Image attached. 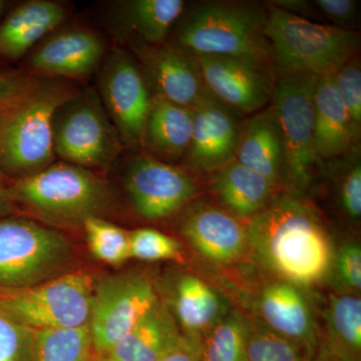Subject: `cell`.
<instances>
[{
  "label": "cell",
  "mask_w": 361,
  "mask_h": 361,
  "mask_svg": "<svg viewBox=\"0 0 361 361\" xmlns=\"http://www.w3.org/2000/svg\"><path fill=\"white\" fill-rule=\"evenodd\" d=\"M245 227L249 251L279 280L303 288L329 276L331 241L317 214L299 197H273Z\"/></svg>",
  "instance_id": "obj_1"
},
{
  "label": "cell",
  "mask_w": 361,
  "mask_h": 361,
  "mask_svg": "<svg viewBox=\"0 0 361 361\" xmlns=\"http://www.w3.org/2000/svg\"><path fill=\"white\" fill-rule=\"evenodd\" d=\"M266 39L271 63L280 77H330L357 56V33L337 25L313 23L276 6L267 9Z\"/></svg>",
  "instance_id": "obj_2"
},
{
  "label": "cell",
  "mask_w": 361,
  "mask_h": 361,
  "mask_svg": "<svg viewBox=\"0 0 361 361\" xmlns=\"http://www.w3.org/2000/svg\"><path fill=\"white\" fill-rule=\"evenodd\" d=\"M174 44L196 56H226L271 63L267 11L248 2H203L183 13Z\"/></svg>",
  "instance_id": "obj_3"
},
{
  "label": "cell",
  "mask_w": 361,
  "mask_h": 361,
  "mask_svg": "<svg viewBox=\"0 0 361 361\" xmlns=\"http://www.w3.org/2000/svg\"><path fill=\"white\" fill-rule=\"evenodd\" d=\"M73 94L58 80L39 82L7 111L0 123V173L6 179H23L52 165L56 158L52 118Z\"/></svg>",
  "instance_id": "obj_4"
},
{
  "label": "cell",
  "mask_w": 361,
  "mask_h": 361,
  "mask_svg": "<svg viewBox=\"0 0 361 361\" xmlns=\"http://www.w3.org/2000/svg\"><path fill=\"white\" fill-rule=\"evenodd\" d=\"M9 194L14 206L20 204L44 219L63 224L99 216L110 200L108 188L92 171L65 161L11 180Z\"/></svg>",
  "instance_id": "obj_5"
},
{
  "label": "cell",
  "mask_w": 361,
  "mask_h": 361,
  "mask_svg": "<svg viewBox=\"0 0 361 361\" xmlns=\"http://www.w3.org/2000/svg\"><path fill=\"white\" fill-rule=\"evenodd\" d=\"M52 137L56 156L87 170L109 167L123 148L118 130L92 90L73 94L56 109Z\"/></svg>",
  "instance_id": "obj_6"
},
{
  "label": "cell",
  "mask_w": 361,
  "mask_h": 361,
  "mask_svg": "<svg viewBox=\"0 0 361 361\" xmlns=\"http://www.w3.org/2000/svg\"><path fill=\"white\" fill-rule=\"evenodd\" d=\"M94 286L85 273H68L32 286L0 288V307L32 329L85 326Z\"/></svg>",
  "instance_id": "obj_7"
},
{
  "label": "cell",
  "mask_w": 361,
  "mask_h": 361,
  "mask_svg": "<svg viewBox=\"0 0 361 361\" xmlns=\"http://www.w3.org/2000/svg\"><path fill=\"white\" fill-rule=\"evenodd\" d=\"M316 78L311 75H282L277 78L270 102L283 141L284 180L297 197L310 187L318 163L313 115Z\"/></svg>",
  "instance_id": "obj_8"
},
{
  "label": "cell",
  "mask_w": 361,
  "mask_h": 361,
  "mask_svg": "<svg viewBox=\"0 0 361 361\" xmlns=\"http://www.w3.org/2000/svg\"><path fill=\"white\" fill-rule=\"evenodd\" d=\"M71 258L58 232L25 218L0 219V288H20L54 278Z\"/></svg>",
  "instance_id": "obj_9"
},
{
  "label": "cell",
  "mask_w": 361,
  "mask_h": 361,
  "mask_svg": "<svg viewBox=\"0 0 361 361\" xmlns=\"http://www.w3.org/2000/svg\"><path fill=\"white\" fill-rule=\"evenodd\" d=\"M160 302L155 285L140 273L104 277L94 285L89 329L92 348L103 355Z\"/></svg>",
  "instance_id": "obj_10"
},
{
  "label": "cell",
  "mask_w": 361,
  "mask_h": 361,
  "mask_svg": "<svg viewBox=\"0 0 361 361\" xmlns=\"http://www.w3.org/2000/svg\"><path fill=\"white\" fill-rule=\"evenodd\" d=\"M99 87L121 141L129 148L142 146L153 94L139 65L125 51L113 49L99 73Z\"/></svg>",
  "instance_id": "obj_11"
},
{
  "label": "cell",
  "mask_w": 361,
  "mask_h": 361,
  "mask_svg": "<svg viewBox=\"0 0 361 361\" xmlns=\"http://www.w3.org/2000/svg\"><path fill=\"white\" fill-rule=\"evenodd\" d=\"M206 89L239 114H255L272 99L277 78L273 66L253 59L197 56Z\"/></svg>",
  "instance_id": "obj_12"
},
{
  "label": "cell",
  "mask_w": 361,
  "mask_h": 361,
  "mask_svg": "<svg viewBox=\"0 0 361 361\" xmlns=\"http://www.w3.org/2000/svg\"><path fill=\"white\" fill-rule=\"evenodd\" d=\"M125 185L135 213L148 220L169 217L189 203L197 192L194 180L186 172L151 156L130 161Z\"/></svg>",
  "instance_id": "obj_13"
},
{
  "label": "cell",
  "mask_w": 361,
  "mask_h": 361,
  "mask_svg": "<svg viewBox=\"0 0 361 361\" xmlns=\"http://www.w3.org/2000/svg\"><path fill=\"white\" fill-rule=\"evenodd\" d=\"M192 109L193 129L185 164L201 172H217L236 159L243 128L240 114L208 90Z\"/></svg>",
  "instance_id": "obj_14"
},
{
  "label": "cell",
  "mask_w": 361,
  "mask_h": 361,
  "mask_svg": "<svg viewBox=\"0 0 361 361\" xmlns=\"http://www.w3.org/2000/svg\"><path fill=\"white\" fill-rule=\"evenodd\" d=\"M142 70L153 96L180 106L193 108L206 87L198 56L172 42L148 45L134 42Z\"/></svg>",
  "instance_id": "obj_15"
},
{
  "label": "cell",
  "mask_w": 361,
  "mask_h": 361,
  "mask_svg": "<svg viewBox=\"0 0 361 361\" xmlns=\"http://www.w3.org/2000/svg\"><path fill=\"white\" fill-rule=\"evenodd\" d=\"M256 306L266 327L300 346L307 360L315 355L319 336L302 288L283 280L271 282L261 290Z\"/></svg>",
  "instance_id": "obj_16"
},
{
  "label": "cell",
  "mask_w": 361,
  "mask_h": 361,
  "mask_svg": "<svg viewBox=\"0 0 361 361\" xmlns=\"http://www.w3.org/2000/svg\"><path fill=\"white\" fill-rule=\"evenodd\" d=\"M180 232L195 250L217 264H234L249 252L245 226L218 207H194L185 216Z\"/></svg>",
  "instance_id": "obj_17"
},
{
  "label": "cell",
  "mask_w": 361,
  "mask_h": 361,
  "mask_svg": "<svg viewBox=\"0 0 361 361\" xmlns=\"http://www.w3.org/2000/svg\"><path fill=\"white\" fill-rule=\"evenodd\" d=\"M104 51L103 42L94 32L66 30L37 47L27 66L33 73L51 78H84L97 68Z\"/></svg>",
  "instance_id": "obj_18"
},
{
  "label": "cell",
  "mask_w": 361,
  "mask_h": 361,
  "mask_svg": "<svg viewBox=\"0 0 361 361\" xmlns=\"http://www.w3.org/2000/svg\"><path fill=\"white\" fill-rule=\"evenodd\" d=\"M314 151L318 163L341 158L357 147L350 118L334 75L316 78L313 94Z\"/></svg>",
  "instance_id": "obj_19"
},
{
  "label": "cell",
  "mask_w": 361,
  "mask_h": 361,
  "mask_svg": "<svg viewBox=\"0 0 361 361\" xmlns=\"http://www.w3.org/2000/svg\"><path fill=\"white\" fill-rule=\"evenodd\" d=\"M183 337L170 307L160 301L111 348L108 356L120 361H161Z\"/></svg>",
  "instance_id": "obj_20"
},
{
  "label": "cell",
  "mask_w": 361,
  "mask_h": 361,
  "mask_svg": "<svg viewBox=\"0 0 361 361\" xmlns=\"http://www.w3.org/2000/svg\"><path fill=\"white\" fill-rule=\"evenodd\" d=\"M236 160L276 186L284 180L283 141L271 106L254 114L243 123Z\"/></svg>",
  "instance_id": "obj_21"
},
{
  "label": "cell",
  "mask_w": 361,
  "mask_h": 361,
  "mask_svg": "<svg viewBox=\"0 0 361 361\" xmlns=\"http://www.w3.org/2000/svg\"><path fill=\"white\" fill-rule=\"evenodd\" d=\"M193 109L153 96L142 146L151 157L171 163L184 159L191 142Z\"/></svg>",
  "instance_id": "obj_22"
},
{
  "label": "cell",
  "mask_w": 361,
  "mask_h": 361,
  "mask_svg": "<svg viewBox=\"0 0 361 361\" xmlns=\"http://www.w3.org/2000/svg\"><path fill=\"white\" fill-rule=\"evenodd\" d=\"M172 308L183 334L197 341L230 311L219 292L205 280L192 274L178 278Z\"/></svg>",
  "instance_id": "obj_23"
},
{
  "label": "cell",
  "mask_w": 361,
  "mask_h": 361,
  "mask_svg": "<svg viewBox=\"0 0 361 361\" xmlns=\"http://www.w3.org/2000/svg\"><path fill=\"white\" fill-rule=\"evenodd\" d=\"M66 16L65 7L47 0H32L16 7L0 25V56L20 59Z\"/></svg>",
  "instance_id": "obj_24"
},
{
  "label": "cell",
  "mask_w": 361,
  "mask_h": 361,
  "mask_svg": "<svg viewBox=\"0 0 361 361\" xmlns=\"http://www.w3.org/2000/svg\"><path fill=\"white\" fill-rule=\"evenodd\" d=\"M276 185L236 159L215 172L214 190L225 210L237 219H251L274 197Z\"/></svg>",
  "instance_id": "obj_25"
},
{
  "label": "cell",
  "mask_w": 361,
  "mask_h": 361,
  "mask_svg": "<svg viewBox=\"0 0 361 361\" xmlns=\"http://www.w3.org/2000/svg\"><path fill=\"white\" fill-rule=\"evenodd\" d=\"M183 0H132L118 9L121 23L140 44H165L173 25L185 11Z\"/></svg>",
  "instance_id": "obj_26"
},
{
  "label": "cell",
  "mask_w": 361,
  "mask_h": 361,
  "mask_svg": "<svg viewBox=\"0 0 361 361\" xmlns=\"http://www.w3.org/2000/svg\"><path fill=\"white\" fill-rule=\"evenodd\" d=\"M330 349L353 361H360L361 299L358 294L330 295L324 312Z\"/></svg>",
  "instance_id": "obj_27"
},
{
  "label": "cell",
  "mask_w": 361,
  "mask_h": 361,
  "mask_svg": "<svg viewBox=\"0 0 361 361\" xmlns=\"http://www.w3.org/2000/svg\"><path fill=\"white\" fill-rule=\"evenodd\" d=\"M250 320L230 310L199 341V361H248Z\"/></svg>",
  "instance_id": "obj_28"
},
{
  "label": "cell",
  "mask_w": 361,
  "mask_h": 361,
  "mask_svg": "<svg viewBox=\"0 0 361 361\" xmlns=\"http://www.w3.org/2000/svg\"><path fill=\"white\" fill-rule=\"evenodd\" d=\"M92 348L89 325L33 329L28 361H90Z\"/></svg>",
  "instance_id": "obj_29"
},
{
  "label": "cell",
  "mask_w": 361,
  "mask_h": 361,
  "mask_svg": "<svg viewBox=\"0 0 361 361\" xmlns=\"http://www.w3.org/2000/svg\"><path fill=\"white\" fill-rule=\"evenodd\" d=\"M90 250L99 260L120 265L130 258V232L101 216H90L82 223Z\"/></svg>",
  "instance_id": "obj_30"
},
{
  "label": "cell",
  "mask_w": 361,
  "mask_h": 361,
  "mask_svg": "<svg viewBox=\"0 0 361 361\" xmlns=\"http://www.w3.org/2000/svg\"><path fill=\"white\" fill-rule=\"evenodd\" d=\"M248 361H307L296 343L278 336L264 324L250 322Z\"/></svg>",
  "instance_id": "obj_31"
},
{
  "label": "cell",
  "mask_w": 361,
  "mask_h": 361,
  "mask_svg": "<svg viewBox=\"0 0 361 361\" xmlns=\"http://www.w3.org/2000/svg\"><path fill=\"white\" fill-rule=\"evenodd\" d=\"M130 258L145 261H182V246L177 240L151 228L130 232Z\"/></svg>",
  "instance_id": "obj_32"
},
{
  "label": "cell",
  "mask_w": 361,
  "mask_h": 361,
  "mask_svg": "<svg viewBox=\"0 0 361 361\" xmlns=\"http://www.w3.org/2000/svg\"><path fill=\"white\" fill-rule=\"evenodd\" d=\"M341 175L337 180V199L349 220L361 216V164L357 147L341 157Z\"/></svg>",
  "instance_id": "obj_33"
},
{
  "label": "cell",
  "mask_w": 361,
  "mask_h": 361,
  "mask_svg": "<svg viewBox=\"0 0 361 361\" xmlns=\"http://www.w3.org/2000/svg\"><path fill=\"white\" fill-rule=\"evenodd\" d=\"M337 90L353 123L358 141L361 132V66L360 56L349 59L334 75Z\"/></svg>",
  "instance_id": "obj_34"
},
{
  "label": "cell",
  "mask_w": 361,
  "mask_h": 361,
  "mask_svg": "<svg viewBox=\"0 0 361 361\" xmlns=\"http://www.w3.org/2000/svg\"><path fill=\"white\" fill-rule=\"evenodd\" d=\"M33 329L0 307V361H28Z\"/></svg>",
  "instance_id": "obj_35"
},
{
  "label": "cell",
  "mask_w": 361,
  "mask_h": 361,
  "mask_svg": "<svg viewBox=\"0 0 361 361\" xmlns=\"http://www.w3.org/2000/svg\"><path fill=\"white\" fill-rule=\"evenodd\" d=\"M330 273L342 293L358 294L361 289V247L357 242L341 244L332 256Z\"/></svg>",
  "instance_id": "obj_36"
},
{
  "label": "cell",
  "mask_w": 361,
  "mask_h": 361,
  "mask_svg": "<svg viewBox=\"0 0 361 361\" xmlns=\"http://www.w3.org/2000/svg\"><path fill=\"white\" fill-rule=\"evenodd\" d=\"M37 82L20 73L0 70V111L13 109L35 89Z\"/></svg>",
  "instance_id": "obj_37"
},
{
  "label": "cell",
  "mask_w": 361,
  "mask_h": 361,
  "mask_svg": "<svg viewBox=\"0 0 361 361\" xmlns=\"http://www.w3.org/2000/svg\"><path fill=\"white\" fill-rule=\"evenodd\" d=\"M313 6L319 9L323 16L344 27L349 25L357 13L358 2L355 0H315Z\"/></svg>",
  "instance_id": "obj_38"
},
{
  "label": "cell",
  "mask_w": 361,
  "mask_h": 361,
  "mask_svg": "<svg viewBox=\"0 0 361 361\" xmlns=\"http://www.w3.org/2000/svg\"><path fill=\"white\" fill-rule=\"evenodd\" d=\"M161 361H199V341L184 336L182 341Z\"/></svg>",
  "instance_id": "obj_39"
},
{
  "label": "cell",
  "mask_w": 361,
  "mask_h": 361,
  "mask_svg": "<svg viewBox=\"0 0 361 361\" xmlns=\"http://www.w3.org/2000/svg\"><path fill=\"white\" fill-rule=\"evenodd\" d=\"M9 183L11 180L0 173V219L11 216L16 208L9 194Z\"/></svg>",
  "instance_id": "obj_40"
},
{
  "label": "cell",
  "mask_w": 361,
  "mask_h": 361,
  "mask_svg": "<svg viewBox=\"0 0 361 361\" xmlns=\"http://www.w3.org/2000/svg\"><path fill=\"white\" fill-rule=\"evenodd\" d=\"M307 361H353L345 356L339 355L336 351L330 349L329 346L325 345L323 342L320 341L319 348L310 360Z\"/></svg>",
  "instance_id": "obj_41"
},
{
  "label": "cell",
  "mask_w": 361,
  "mask_h": 361,
  "mask_svg": "<svg viewBox=\"0 0 361 361\" xmlns=\"http://www.w3.org/2000/svg\"><path fill=\"white\" fill-rule=\"evenodd\" d=\"M7 111H0V123H1L2 120H4V116H6V114L7 113Z\"/></svg>",
  "instance_id": "obj_42"
},
{
  "label": "cell",
  "mask_w": 361,
  "mask_h": 361,
  "mask_svg": "<svg viewBox=\"0 0 361 361\" xmlns=\"http://www.w3.org/2000/svg\"><path fill=\"white\" fill-rule=\"evenodd\" d=\"M99 361H120V360H114V358H111V357H109V356H106V357L104 358V360H101Z\"/></svg>",
  "instance_id": "obj_43"
},
{
  "label": "cell",
  "mask_w": 361,
  "mask_h": 361,
  "mask_svg": "<svg viewBox=\"0 0 361 361\" xmlns=\"http://www.w3.org/2000/svg\"><path fill=\"white\" fill-rule=\"evenodd\" d=\"M4 1H0V11H1L2 7H4Z\"/></svg>",
  "instance_id": "obj_44"
}]
</instances>
